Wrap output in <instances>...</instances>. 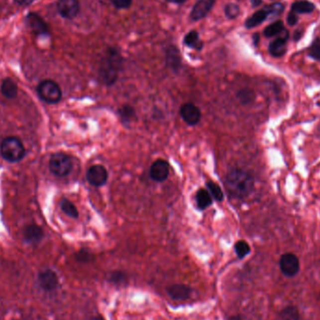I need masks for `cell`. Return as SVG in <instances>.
<instances>
[{"instance_id": "6da1fadb", "label": "cell", "mask_w": 320, "mask_h": 320, "mask_svg": "<svg viewBox=\"0 0 320 320\" xmlns=\"http://www.w3.org/2000/svg\"><path fill=\"white\" fill-rule=\"evenodd\" d=\"M225 185L230 195L236 198H244L252 192L255 183L248 172L235 169L226 175Z\"/></svg>"}, {"instance_id": "7a4b0ae2", "label": "cell", "mask_w": 320, "mask_h": 320, "mask_svg": "<svg viewBox=\"0 0 320 320\" xmlns=\"http://www.w3.org/2000/svg\"><path fill=\"white\" fill-rule=\"evenodd\" d=\"M122 66V57L115 49H109L102 58L100 67V77L106 86H112L117 81Z\"/></svg>"}, {"instance_id": "3957f363", "label": "cell", "mask_w": 320, "mask_h": 320, "mask_svg": "<svg viewBox=\"0 0 320 320\" xmlns=\"http://www.w3.org/2000/svg\"><path fill=\"white\" fill-rule=\"evenodd\" d=\"M0 153L4 159L9 162H17L24 157L25 149L18 138L8 137L1 142Z\"/></svg>"}, {"instance_id": "277c9868", "label": "cell", "mask_w": 320, "mask_h": 320, "mask_svg": "<svg viewBox=\"0 0 320 320\" xmlns=\"http://www.w3.org/2000/svg\"><path fill=\"white\" fill-rule=\"evenodd\" d=\"M38 94L44 101L50 104H55L61 101L62 91L57 83L52 80H44L38 86Z\"/></svg>"}, {"instance_id": "5b68a950", "label": "cell", "mask_w": 320, "mask_h": 320, "mask_svg": "<svg viewBox=\"0 0 320 320\" xmlns=\"http://www.w3.org/2000/svg\"><path fill=\"white\" fill-rule=\"evenodd\" d=\"M49 168L52 173L56 176L65 177L70 174L72 170L71 157L64 153H55L51 156Z\"/></svg>"}, {"instance_id": "8992f818", "label": "cell", "mask_w": 320, "mask_h": 320, "mask_svg": "<svg viewBox=\"0 0 320 320\" xmlns=\"http://www.w3.org/2000/svg\"><path fill=\"white\" fill-rule=\"evenodd\" d=\"M280 269L287 277H293L300 271V261L294 254L287 253L280 258Z\"/></svg>"}, {"instance_id": "52a82bcc", "label": "cell", "mask_w": 320, "mask_h": 320, "mask_svg": "<svg viewBox=\"0 0 320 320\" xmlns=\"http://www.w3.org/2000/svg\"><path fill=\"white\" fill-rule=\"evenodd\" d=\"M86 178L91 186L102 187L108 180V172L102 165H94L88 170Z\"/></svg>"}, {"instance_id": "ba28073f", "label": "cell", "mask_w": 320, "mask_h": 320, "mask_svg": "<svg viewBox=\"0 0 320 320\" xmlns=\"http://www.w3.org/2000/svg\"><path fill=\"white\" fill-rule=\"evenodd\" d=\"M180 114L183 118V120L189 125H196L199 124L202 118L201 109L193 103L184 104L180 109Z\"/></svg>"}, {"instance_id": "9c48e42d", "label": "cell", "mask_w": 320, "mask_h": 320, "mask_svg": "<svg viewBox=\"0 0 320 320\" xmlns=\"http://www.w3.org/2000/svg\"><path fill=\"white\" fill-rule=\"evenodd\" d=\"M57 10L65 19H73L80 11L79 0H58Z\"/></svg>"}, {"instance_id": "30bf717a", "label": "cell", "mask_w": 320, "mask_h": 320, "mask_svg": "<svg viewBox=\"0 0 320 320\" xmlns=\"http://www.w3.org/2000/svg\"><path fill=\"white\" fill-rule=\"evenodd\" d=\"M170 173V168L167 161L163 159H157L150 169V177L157 183L164 182Z\"/></svg>"}, {"instance_id": "8fae6325", "label": "cell", "mask_w": 320, "mask_h": 320, "mask_svg": "<svg viewBox=\"0 0 320 320\" xmlns=\"http://www.w3.org/2000/svg\"><path fill=\"white\" fill-rule=\"evenodd\" d=\"M39 287L44 291H53L58 287V277L52 270H45L39 273L38 277Z\"/></svg>"}, {"instance_id": "7c38bea8", "label": "cell", "mask_w": 320, "mask_h": 320, "mask_svg": "<svg viewBox=\"0 0 320 320\" xmlns=\"http://www.w3.org/2000/svg\"><path fill=\"white\" fill-rule=\"evenodd\" d=\"M215 0H199L191 10L190 18L193 21L202 20L212 10Z\"/></svg>"}, {"instance_id": "4fadbf2b", "label": "cell", "mask_w": 320, "mask_h": 320, "mask_svg": "<svg viewBox=\"0 0 320 320\" xmlns=\"http://www.w3.org/2000/svg\"><path fill=\"white\" fill-rule=\"evenodd\" d=\"M26 22L32 31L37 35H44L48 33V25L44 20L37 13L31 12L26 17Z\"/></svg>"}, {"instance_id": "5bb4252c", "label": "cell", "mask_w": 320, "mask_h": 320, "mask_svg": "<svg viewBox=\"0 0 320 320\" xmlns=\"http://www.w3.org/2000/svg\"><path fill=\"white\" fill-rule=\"evenodd\" d=\"M169 296L175 301H186L191 295V289L183 284H176L169 287L167 289Z\"/></svg>"}, {"instance_id": "9a60e30c", "label": "cell", "mask_w": 320, "mask_h": 320, "mask_svg": "<svg viewBox=\"0 0 320 320\" xmlns=\"http://www.w3.org/2000/svg\"><path fill=\"white\" fill-rule=\"evenodd\" d=\"M289 39L288 33L278 39H274L269 46L270 54L274 57H281L287 52V41Z\"/></svg>"}, {"instance_id": "2e32d148", "label": "cell", "mask_w": 320, "mask_h": 320, "mask_svg": "<svg viewBox=\"0 0 320 320\" xmlns=\"http://www.w3.org/2000/svg\"><path fill=\"white\" fill-rule=\"evenodd\" d=\"M269 16H270V11H269V8L267 6L265 8L256 11L253 15L249 17L245 22V26L249 29L253 28V27H256L259 24H262Z\"/></svg>"}, {"instance_id": "e0dca14e", "label": "cell", "mask_w": 320, "mask_h": 320, "mask_svg": "<svg viewBox=\"0 0 320 320\" xmlns=\"http://www.w3.org/2000/svg\"><path fill=\"white\" fill-rule=\"evenodd\" d=\"M43 237V230L37 225H29L24 229V240L29 243H37Z\"/></svg>"}, {"instance_id": "ac0fdd59", "label": "cell", "mask_w": 320, "mask_h": 320, "mask_svg": "<svg viewBox=\"0 0 320 320\" xmlns=\"http://www.w3.org/2000/svg\"><path fill=\"white\" fill-rule=\"evenodd\" d=\"M184 42L188 47L192 48L197 51H201L203 47V42L200 39L199 33L195 30L188 32L185 37Z\"/></svg>"}, {"instance_id": "d6986e66", "label": "cell", "mask_w": 320, "mask_h": 320, "mask_svg": "<svg viewBox=\"0 0 320 320\" xmlns=\"http://www.w3.org/2000/svg\"><path fill=\"white\" fill-rule=\"evenodd\" d=\"M18 87L11 79H5L1 85V93L7 99H14L17 96Z\"/></svg>"}, {"instance_id": "ffe728a7", "label": "cell", "mask_w": 320, "mask_h": 320, "mask_svg": "<svg viewBox=\"0 0 320 320\" xmlns=\"http://www.w3.org/2000/svg\"><path fill=\"white\" fill-rule=\"evenodd\" d=\"M196 201H197V205L198 207L201 209V210H205L206 208H208L210 205H211L212 203H213V200H212L211 195L210 193L206 190V189H200L197 193V196H196Z\"/></svg>"}, {"instance_id": "44dd1931", "label": "cell", "mask_w": 320, "mask_h": 320, "mask_svg": "<svg viewBox=\"0 0 320 320\" xmlns=\"http://www.w3.org/2000/svg\"><path fill=\"white\" fill-rule=\"evenodd\" d=\"M292 11L295 13H310L315 9V5L306 0H301V1H296L292 5Z\"/></svg>"}, {"instance_id": "7402d4cb", "label": "cell", "mask_w": 320, "mask_h": 320, "mask_svg": "<svg viewBox=\"0 0 320 320\" xmlns=\"http://www.w3.org/2000/svg\"><path fill=\"white\" fill-rule=\"evenodd\" d=\"M167 62L169 66L172 68V70L176 71L181 65V60H180L179 53L176 48L172 47V50L170 49L167 53Z\"/></svg>"}, {"instance_id": "603a6c76", "label": "cell", "mask_w": 320, "mask_h": 320, "mask_svg": "<svg viewBox=\"0 0 320 320\" xmlns=\"http://www.w3.org/2000/svg\"><path fill=\"white\" fill-rule=\"evenodd\" d=\"M60 206H61L62 211L64 212L67 215H69L71 218H78V210H77V208L75 207V205L71 203V202H70L69 200H67V199L62 200L61 203H60Z\"/></svg>"}, {"instance_id": "cb8c5ba5", "label": "cell", "mask_w": 320, "mask_h": 320, "mask_svg": "<svg viewBox=\"0 0 320 320\" xmlns=\"http://www.w3.org/2000/svg\"><path fill=\"white\" fill-rule=\"evenodd\" d=\"M285 31L284 24L282 21H276L273 24L267 26L264 30V35L267 38H272L276 35H279L282 32Z\"/></svg>"}, {"instance_id": "d4e9b609", "label": "cell", "mask_w": 320, "mask_h": 320, "mask_svg": "<svg viewBox=\"0 0 320 320\" xmlns=\"http://www.w3.org/2000/svg\"><path fill=\"white\" fill-rule=\"evenodd\" d=\"M118 113L120 115V117L122 119V121L124 123H128L131 122L134 118L136 117V113H135V109H133V107L129 106V105H124L122 106L119 110Z\"/></svg>"}, {"instance_id": "484cf974", "label": "cell", "mask_w": 320, "mask_h": 320, "mask_svg": "<svg viewBox=\"0 0 320 320\" xmlns=\"http://www.w3.org/2000/svg\"><path fill=\"white\" fill-rule=\"evenodd\" d=\"M249 244L245 241H239L235 244V252L238 258H243L250 253Z\"/></svg>"}, {"instance_id": "4316f807", "label": "cell", "mask_w": 320, "mask_h": 320, "mask_svg": "<svg viewBox=\"0 0 320 320\" xmlns=\"http://www.w3.org/2000/svg\"><path fill=\"white\" fill-rule=\"evenodd\" d=\"M207 188L209 189L211 195L213 197V199L217 202H222L224 200V194L223 191L221 190V188L219 187L218 185H216L215 183L213 182H209L207 184Z\"/></svg>"}, {"instance_id": "83f0119b", "label": "cell", "mask_w": 320, "mask_h": 320, "mask_svg": "<svg viewBox=\"0 0 320 320\" xmlns=\"http://www.w3.org/2000/svg\"><path fill=\"white\" fill-rule=\"evenodd\" d=\"M299 318H300L299 312L297 308L293 306L287 307L281 312L282 320H299Z\"/></svg>"}, {"instance_id": "f1b7e54d", "label": "cell", "mask_w": 320, "mask_h": 320, "mask_svg": "<svg viewBox=\"0 0 320 320\" xmlns=\"http://www.w3.org/2000/svg\"><path fill=\"white\" fill-rule=\"evenodd\" d=\"M308 54L314 59L320 61V38L314 40L312 45L308 50Z\"/></svg>"}, {"instance_id": "f546056e", "label": "cell", "mask_w": 320, "mask_h": 320, "mask_svg": "<svg viewBox=\"0 0 320 320\" xmlns=\"http://www.w3.org/2000/svg\"><path fill=\"white\" fill-rule=\"evenodd\" d=\"M225 14L228 19H235L240 14V8L238 5L230 3L227 4L225 8Z\"/></svg>"}, {"instance_id": "4dcf8cb0", "label": "cell", "mask_w": 320, "mask_h": 320, "mask_svg": "<svg viewBox=\"0 0 320 320\" xmlns=\"http://www.w3.org/2000/svg\"><path fill=\"white\" fill-rule=\"evenodd\" d=\"M92 254L86 250H82L76 255V258L80 262H89L90 260H92Z\"/></svg>"}, {"instance_id": "1f68e13d", "label": "cell", "mask_w": 320, "mask_h": 320, "mask_svg": "<svg viewBox=\"0 0 320 320\" xmlns=\"http://www.w3.org/2000/svg\"><path fill=\"white\" fill-rule=\"evenodd\" d=\"M110 2L116 8H129L132 4V0H110Z\"/></svg>"}, {"instance_id": "d6a6232c", "label": "cell", "mask_w": 320, "mask_h": 320, "mask_svg": "<svg viewBox=\"0 0 320 320\" xmlns=\"http://www.w3.org/2000/svg\"><path fill=\"white\" fill-rule=\"evenodd\" d=\"M268 8L270 11V15H279L284 10V6L282 5L281 3H274L271 6H268Z\"/></svg>"}, {"instance_id": "836d02e7", "label": "cell", "mask_w": 320, "mask_h": 320, "mask_svg": "<svg viewBox=\"0 0 320 320\" xmlns=\"http://www.w3.org/2000/svg\"><path fill=\"white\" fill-rule=\"evenodd\" d=\"M252 97H253V93L251 91H248V90H242L238 95L239 100L244 104L249 103L252 101Z\"/></svg>"}, {"instance_id": "e575fe53", "label": "cell", "mask_w": 320, "mask_h": 320, "mask_svg": "<svg viewBox=\"0 0 320 320\" xmlns=\"http://www.w3.org/2000/svg\"><path fill=\"white\" fill-rule=\"evenodd\" d=\"M298 22V16H297V13H295L294 11H290L289 12V16H288V23L290 25H294V24H297Z\"/></svg>"}, {"instance_id": "d590c367", "label": "cell", "mask_w": 320, "mask_h": 320, "mask_svg": "<svg viewBox=\"0 0 320 320\" xmlns=\"http://www.w3.org/2000/svg\"><path fill=\"white\" fill-rule=\"evenodd\" d=\"M111 281L114 282V283H118V281H122L124 278H125V275L122 273H118V272H115V273H112L111 275Z\"/></svg>"}, {"instance_id": "8d00e7d4", "label": "cell", "mask_w": 320, "mask_h": 320, "mask_svg": "<svg viewBox=\"0 0 320 320\" xmlns=\"http://www.w3.org/2000/svg\"><path fill=\"white\" fill-rule=\"evenodd\" d=\"M16 2L19 4V5H22V6H26V5H29L31 4L32 2L34 0H15Z\"/></svg>"}, {"instance_id": "74e56055", "label": "cell", "mask_w": 320, "mask_h": 320, "mask_svg": "<svg viewBox=\"0 0 320 320\" xmlns=\"http://www.w3.org/2000/svg\"><path fill=\"white\" fill-rule=\"evenodd\" d=\"M167 1H169L171 3H174V4H183V3L187 2L188 0H167Z\"/></svg>"}, {"instance_id": "f35d334b", "label": "cell", "mask_w": 320, "mask_h": 320, "mask_svg": "<svg viewBox=\"0 0 320 320\" xmlns=\"http://www.w3.org/2000/svg\"><path fill=\"white\" fill-rule=\"evenodd\" d=\"M251 2H252V5H253L254 7H257V6H258V5L261 3V0H251Z\"/></svg>"}, {"instance_id": "ab89813d", "label": "cell", "mask_w": 320, "mask_h": 320, "mask_svg": "<svg viewBox=\"0 0 320 320\" xmlns=\"http://www.w3.org/2000/svg\"><path fill=\"white\" fill-rule=\"evenodd\" d=\"M229 320H242L240 317H232V318H230L229 319Z\"/></svg>"}, {"instance_id": "60d3db41", "label": "cell", "mask_w": 320, "mask_h": 320, "mask_svg": "<svg viewBox=\"0 0 320 320\" xmlns=\"http://www.w3.org/2000/svg\"><path fill=\"white\" fill-rule=\"evenodd\" d=\"M92 320H102L101 318H95V319H93Z\"/></svg>"}]
</instances>
